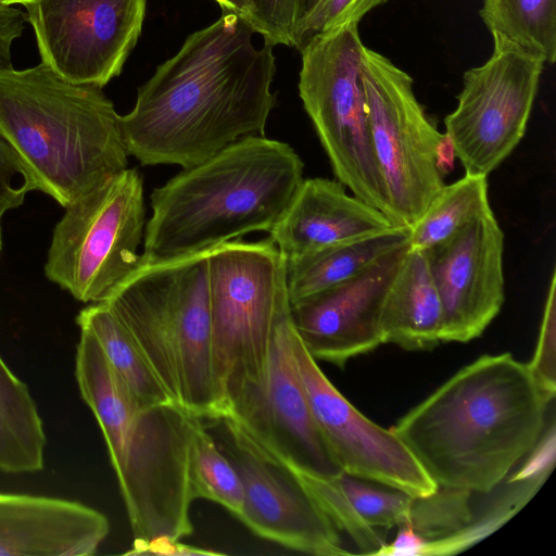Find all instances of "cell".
<instances>
[{"instance_id":"5bb4252c","label":"cell","mask_w":556,"mask_h":556,"mask_svg":"<svg viewBox=\"0 0 556 556\" xmlns=\"http://www.w3.org/2000/svg\"><path fill=\"white\" fill-rule=\"evenodd\" d=\"M223 422L226 456L243 485L240 519L256 535L316 555H349L341 534L292 470L230 418Z\"/></svg>"},{"instance_id":"ffe728a7","label":"cell","mask_w":556,"mask_h":556,"mask_svg":"<svg viewBox=\"0 0 556 556\" xmlns=\"http://www.w3.org/2000/svg\"><path fill=\"white\" fill-rule=\"evenodd\" d=\"M380 329L383 343L407 351L441 343L442 306L425 250L409 248L386 293Z\"/></svg>"},{"instance_id":"7402d4cb","label":"cell","mask_w":556,"mask_h":556,"mask_svg":"<svg viewBox=\"0 0 556 556\" xmlns=\"http://www.w3.org/2000/svg\"><path fill=\"white\" fill-rule=\"evenodd\" d=\"M46 443L43 424L28 387L0 356V470H42Z\"/></svg>"},{"instance_id":"277c9868","label":"cell","mask_w":556,"mask_h":556,"mask_svg":"<svg viewBox=\"0 0 556 556\" xmlns=\"http://www.w3.org/2000/svg\"><path fill=\"white\" fill-rule=\"evenodd\" d=\"M304 164L288 143L244 137L182 168L150 195L141 262L207 252L253 231L269 232L303 181Z\"/></svg>"},{"instance_id":"d6986e66","label":"cell","mask_w":556,"mask_h":556,"mask_svg":"<svg viewBox=\"0 0 556 556\" xmlns=\"http://www.w3.org/2000/svg\"><path fill=\"white\" fill-rule=\"evenodd\" d=\"M395 226L376 207L349 195L339 180L303 179L269 239L286 260Z\"/></svg>"},{"instance_id":"8fae6325","label":"cell","mask_w":556,"mask_h":556,"mask_svg":"<svg viewBox=\"0 0 556 556\" xmlns=\"http://www.w3.org/2000/svg\"><path fill=\"white\" fill-rule=\"evenodd\" d=\"M491 35V56L464 73L457 106L444 119L465 174L484 177L522 139L546 63L542 54Z\"/></svg>"},{"instance_id":"30bf717a","label":"cell","mask_w":556,"mask_h":556,"mask_svg":"<svg viewBox=\"0 0 556 556\" xmlns=\"http://www.w3.org/2000/svg\"><path fill=\"white\" fill-rule=\"evenodd\" d=\"M361 78L391 220L412 227L444 187L435 163L442 134L417 100L410 75L365 46Z\"/></svg>"},{"instance_id":"f1b7e54d","label":"cell","mask_w":556,"mask_h":556,"mask_svg":"<svg viewBox=\"0 0 556 556\" xmlns=\"http://www.w3.org/2000/svg\"><path fill=\"white\" fill-rule=\"evenodd\" d=\"M337 478L355 509L370 526L387 531L407 522L412 495L346 472Z\"/></svg>"},{"instance_id":"4fadbf2b","label":"cell","mask_w":556,"mask_h":556,"mask_svg":"<svg viewBox=\"0 0 556 556\" xmlns=\"http://www.w3.org/2000/svg\"><path fill=\"white\" fill-rule=\"evenodd\" d=\"M147 0H33L23 5L41 62L74 84L118 76L142 30Z\"/></svg>"},{"instance_id":"6da1fadb","label":"cell","mask_w":556,"mask_h":556,"mask_svg":"<svg viewBox=\"0 0 556 556\" xmlns=\"http://www.w3.org/2000/svg\"><path fill=\"white\" fill-rule=\"evenodd\" d=\"M253 34L240 15L223 11L188 36L121 116L128 154L141 165L187 168L244 137L264 136L276 63L273 46L256 48Z\"/></svg>"},{"instance_id":"e575fe53","label":"cell","mask_w":556,"mask_h":556,"mask_svg":"<svg viewBox=\"0 0 556 556\" xmlns=\"http://www.w3.org/2000/svg\"><path fill=\"white\" fill-rule=\"evenodd\" d=\"M127 555H169V556H181V555H217L214 551H207L200 547H194L180 542V540H174L169 536L156 538L135 549L126 552Z\"/></svg>"},{"instance_id":"83f0119b","label":"cell","mask_w":556,"mask_h":556,"mask_svg":"<svg viewBox=\"0 0 556 556\" xmlns=\"http://www.w3.org/2000/svg\"><path fill=\"white\" fill-rule=\"evenodd\" d=\"M472 492L441 486L426 496H413L408 525L426 543L450 539L465 530L476 513L471 506Z\"/></svg>"},{"instance_id":"1f68e13d","label":"cell","mask_w":556,"mask_h":556,"mask_svg":"<svg viewBox=\"0 0 556 556\" xmlns=\"http://www.w3.org/2000/svg\"><path fill=\"white\" fill-rule=\"evenodd\" d=\"M298 10L299 0H249L245 21L273 47H293Z\"/></svg>"},{"instance_id":"3957f363","label":"cell","mask_w":556,"mask_h":556,"mask_svg":"<svg viewBox=\"0 0 556 556\" xmlns=\"http://www.w3.org/2000/svg\"><path fill=\"white\" fill-rule=\"evenodd\" d=\"M75 378L108 447L134 536L131 549L160 536L190 535L195 416L175 403H140L87 329H80L76 346Z\"/></svg>"},{"instance_id":"d590c367","label":"cell","mask_w":556,"mask_h":556,"mask_svg":"<svg viewBox=\"0 0 556 556\" xmlns=\"http://www.w3.org/2000/svg\"><path fill=\"white\" fill-rule=\"evenodd\" d=\"M397 528L394 540L381 547L375 556H418L425 541L408 525Z\"/></svg>"},{"instance_id":"7c38bea8","label":"cell","mask_w":556,"mask_h":556,"mask_svg":"<svg viewBox=\"0 0 556 556\" xmlns=\"http://www.w3.org/2000/svg\"><path fill=\"white\" fill-rule=\"evenodd\" d=\"M292 333L285 286L265 374L258 383L242 389L230 401L225 417L282 460L309 472L337 476L343 470L311 409L293 356Z\"/></svg>"},{"instance_id":"484cf974","label":"cell","mask_w":556,"mask_h":556,"mask_svg":"<svg viewBox=\"0 0 556 556\" xmlns=\"http://www.w3.org/2000/svg\"><path fill=\"white\" fill-rule=\"evenodd\" d=\"M202 420L195 417L191 435L189 484L192 497L215 502L238 518L243 506L241 479Z\"/></svg>"},{"instance_id":"44dd1931","label":"cell","mask_w":556,"mask_h":556,"mask_svg":"<svg viewBox=\"0 0 556 556\" xmlns=\"http://www.w3.org/2000/svg\"><path fill=\"white\" fill-rule=\"evenodd\" d=\"M410 227L395 225L286 260L289 302H296L351 279L384 254L408 243Z\"/></svg>"},{"instance_id":"5b68a950","label":"cell","mask_w":556,"mask_h":556,"mask_svg":"<svg viewBox=\"0 0 556 556\" xmlns=\"http://www.w3.org/2000/svg\"><path fill=\"white\" fill-rule=\"evenodd\" d=\"M0 134L35 190L63 207L128 166L121 115L102 88L71 83L43 62L0 67Z\"/></svg>"},{"instance_id":"9c48e42d","label":"cell","mask_w":556,"mask_h":556,"mask_svg":"<svg viewBox=\"0 0 556 556\" xmlns=\"http://www.w3.org/2000/svg\"><path fill=\"white\" fill-rule=\"evenodd\" d=\"M144 225L143 179L127 168L65 207L52 232L46 277L80 302L106 301L139 267Z\"/></svg>"},{"instance_id":"4dcf8cb0","label":"cell","mask_w":556,"mask_h":556,"mask_svg":"<svg viewBox=\"0 0 556 556\" xmlns=\"http://www.w3.org/2000/svg\"><path fill=\"white\" fill-rule=\"evenodd\" d=\"M389 0H320L299 24L294 48L302 47L315 35L348 23H358L369 11Z\"/></svg>"},{"instance_id":"74e56055","label":"cell","mask_w":556,"mask_h":556,"mask_svg":"<svg viewBox=\"0 0 556 556\" xmlns=\"http://www.w3.org/2000/svg\"><path fill=\"white\" fill-rule=\"evenodd\" d=\"M223 11L233 12L243 20L247 18L249 12V0H216Z\"/></svg>"},{"instance_id":"f546056e","label":"cell","mask_w":556,"mask_h":556,"mask_svg":"<svg viewBox=\"0 0 556 556\" xmlns=\"http://www.w3.org/2000/svg\"><path fill=\"white\" fill-rule=\"evenodd\" d=\"M527 367L545 397L556 394V273L553 271L543 311L538 344Z\"/></svg>"},{"instance_id":"e0dca14e","label":"cell","mask_w":556,"mask_h":556,"mask_svg":"<svg viewBox=\"0 0 556 556\" xmlns=\"http://www.w3.org/2000/svg\"><path fill=\"white\" fill-rule=\"evenodd\" d=\"M407 250L401 245L351 279L290 303L295 332L315 361L343 367L383 343L382 303Z\"/></svg>"},{"instance_id":"52a82bcc","label":"cell","mask_w":556,"mask_h":556,"mask_svg":"<svg viewBox=\"0 0 556 556\" xmlns=\"http://www.w3.org/2000/svg\"><path fill=\"white\" fill-rule=\"evenodd\" d=\"M207 277L214 378L224 418L230 401L265 374L286 258L269 238L227 241L207 251Z\"/></svg>"},{"instance_id":"f35d334b","label":"cell","mask_w":556,"mask_h":556,"mask_svg":"<svg viewBox=\"0 0 556 556\" xmlns=\"http://www.w3.org/2000/svg\"><path fill=\"white\" fill-rule=\"evenodd\" d=\"M319 1L320 0H299L296 28L299 24L312 12V10L317 5Z\"/></svg>"},{"instance_id":"4316f807","label":"cell","mask_w":556,"mask_h":556,"mask_svg":"<svg viewBox=\"0 0 556 556\" xmlns=\"http://www.w3.org/2000/svg\"><path fill=\"white\" fill-rule=\"evenodd\" d=\"M282 462L296 476L338 532L350 539L353 546L356 547L355 553L375 555L387 544L381 532L383 530L367 523L355 509L342 490L337 478L338 475H318Z\"/></svg>"},{"instance_id":"cb8c5ba5","label":"cell","mask_w":556,"mask_h":556,"mask_svg":"<svg viewBox=\"0 0 556 556\" xmlns=\"http://www.w3.org/2000/svg\"><path fill=\"white\" fill-rule=\"evenodd\" d=\"M490 212L486 177L465 174L455 182L444 185L410 227L408 245L427 250Z\"/></svg>"},{"instance_id":"d6a6232c","label":"cell","mask_w":556,"mask_h":556,"mask_svg":"<svg viewBox=\"0 0 556 556\" xmlns=\"http://www.w3.org/2000/svg\"><path fill=\"white\" fill-rule=\"evenodd\" d=\"M33 190L35 186L28 172L0 134V222L5 212L22 205Z\"/></svg>"},{"instance_id":"7a4b0ae2","label":"cell","mask_w":556,"mask_h":556,"mask_svg":"<svg viewBox=\"0 0 556 556\" xmlns=\"http://www.w3.org/2000/svg\"><path fill=\"white\" fill-rule=\"evenodd\" d=\"M548 404L527 364L485 354L390 429L437 485L488 494L539 443Z\"/></svg>"},{"instance_id":"ac0fdd59","label":"cell","mask_w":556,"mask_h":556,"mask_svg":"<svg viewBox=\"0 0 556 556\" xmlns=\"http://www.w3.org/2000/svg\"><path fill=\"white\" fill-rule=\"evenodd\" d=\"M109 533L108 517L83 503L0 492L1 556H91Z\"/></svg>"},{"instance_id":"8992f818","label":"cell","mask_w":556,"mask_h":556,"mask_svg":"<svg viewBox=\"0 0 556 556\" xmlns=\"http://www.w3.org/2000/svg\"><path fill=\"white\" fill-rule=\"evenodd\" d=\"M104 303L175 404L201 419L223 417L213 368L207 252L141 262Z\"/></svg>"},{"instance_id":"ba28073f","label":"cell","mask_w":556,"mask_h":556,"mask_svg":"<svg viewBox=\"0 0 556 556\" xmlns=\"http://www.w3.org/2000/svg\"><path fill=\"white\" fill-rule=\"evenodd\" d=\"M363 49L358 23L313 36L300 50L299 94L337 180L391 219L370 141Z\"/></svg>"},{"instance_id":"9a60e30c","label":"cell","mask_w":556,"mask_h":556,"mask_svg":"<svg viewBox=\"0 0 556 556\" xmlns=\"http://www.w3.org/2000/svg\"><path fill=\"white\" fill-rule=\"evenodd\" d=\"M296 369L314 418L343 472L426 496L438 485L393 433L359 413L328 380L293 327Z\"/></svg>"},{"instance_id":"836d02e7","label":"cell","mask_w":556,"mask_h":556,"mask_svg":"<svg viewBox=\"0 0 556 556\" xmlns=\"http://www.w3.org/2000/svg\"><path fill=\"white\" fill-rule=\"evenodd\" d=\"M26 22V12L0 3V67L11 65L12 43L21 37Z\"/></svg>"},{"instance_id":"d4e9b609","label":"cell","mask_w":556,"mask_h":556,"mask_svg":"<svg viewBox=\"0 0 556 556\" xmlns=\"http://www.w3.org/2000/svg\"><path fill=\"white\" fill-rule=\"evenodd\" d=\"M479 15L489 31L556 61V0H483Z\"/></svg>"},{"instance_id":"2e32d148","label":"cell","mask_w":556,"mask_h":556,"mask_svg":"<svg viewBox=\"0 0 556 556\" xmlns=\"http://www.w3.org/2000/svg\"><path fill=\"white\" fill-rule=\"evenodd\" d=\"M442 306L441 342L482 334L504 303V233L490 212L427 250Z\"/></svg>"},{"instance_id":"603a6c76","label":"cell","mask_w":556,"mask_h":556,"mask_svg":"<svg viewBox=\"0 0 556 556\" xmlns=\"http://www.w3.org/2000/svg\"><path fill=\"white\" fill-rule=\"evenodd\" d=\"M76 324L93 334L116 375L140 403H174L130 332L106 303L83 308Z\"/></svg>"},{"instance_id":"8d00e7d4","label":"cell","mask_w":556,"mask_h":556,"mask_svg":"<svg viewBox=\"0 0 556 556\" xmlns=\"http://www.w3.org/2000/svg\"><path fill=\"white\" fill-rule=\"evenodd\" d=\"M455 150L448 136L442 134L435 150V163L439 172L444 177L454 168Z\"/></svg>"},{"instance_id":"60d3db41","label":"cell","mask_w":556,"mask_h":556,"mask_svg":"<svg viewBox=\"0 0 556 556\" xmlns=\"http://www.w3.org/2000/svg\"><path fill=\"white\" fill-rule=\"evenodd\" d=\"M2 250V230H1V222H0V254Z\"/></svg>"},{"instance_id":"ab89813d","label":"cell","mask_w":556,"mask_h":556,"mask_svg":"<svg viewBox=\"0 0 556 556\" xmlns=\"http://www.w3.org/2000/svg\"><path fill=\"white\" fill-rule=\"evenodd\" d=\"M33 0H0V3L2 4H9V5H15V4H22L25 5Z\"/></svg>"}]
</instances>
